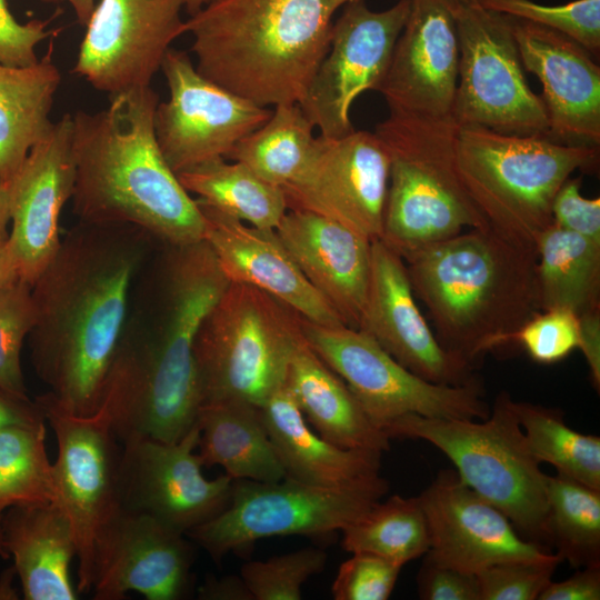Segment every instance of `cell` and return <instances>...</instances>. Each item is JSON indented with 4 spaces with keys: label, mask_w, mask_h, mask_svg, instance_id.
Listing matches in <instances>:
<instances>
[{
    "label": "cell",
    "mask_w": 600,
    "mask_h": 600,
    "mask_svg": "<svg viewBox=\"0 0 600 600\" xmlns=\"http://www.w3.org/2000/svg\"><path fill=\"white\" fill-rule=\"evenodd\" d=\"M510 344H520L540 364H552L579 347V317L571 310H541L510 336Z\"/></svg>",
    "instance_id": "b9f144b4"
},
{
    "label": "cell",
    "mask_w": 600,
    "mask_h": 600,
    "mask_svg": "<svg viewBox=\"0 0 600 600\" xmlns=\"http://www.w3.org/2000/svg\"><path fill=\"white\" fill-rule=\"evenodd\" d=\"M197 423L178 441L149 437L121 442L117 497L120 508L149 514L187 533L229 503L233 480L208 479L197 452Z\"/></svg>",
    "instance_id": "2e32d148"
},
{
    "label": "cell",
    "mask_w": 600,
    "mask_h": 600,
    "mask_svg": "<svg viewBox=\"0 0 600 600\" xmlns=\"http://www.w3.org/2000/svg\"><path fill=\"white\" fill-rule=\"evenodd\" d=\"M169 99L153 118L158 146L177 174L202 162L227 158L244 137L260 128L272 110L202 76L186 51L170 48L160 69Z\"/></svg>",
    "instance_id": "5bb4252c"
},
{
    "label": "cell",
    "mask_w": 600,
    "mask_h": 600,
    "mask_svg": "<svg viewBox=\"0 0 600 600\" xmlns=\"http://www.w3.org/2000/svg\"><path fill=\"white\" fill-rule=\"evenodd\" d=\"M353 0H213L184 21L197 70L263 107L299 103Z\"/></svg>",
    "instance_id": "5b68a950"
},
{
    "label": "cell",
    "mask_w": 600,
    "mask_h": 600,
    "mask_svg": "<svg viewBox=\"0 0 600 600\" xmlns=\"http://www.w3.org/2000/svg\"><path fill=\"white\" fill-rule=\"evenodd\" d=\"M511 24L524 70L542 86L547 138L599 148L600 68L594 57L554 30L513 17Z\"/></svg>",
    "instance_id": "cb8c5ba5"
},
{
    "label": "cell",
    "mask_w": 600,
    "mask_h": 600,
    "mask_svg": "<svg viewBox=\"0 0 600 600\" xmlns=\"http://www.w3.org/2000/svg\"><path fill=\"white\" fill-rule=\"evenodd\" d=\"M46 3H62L67 2L73 10L77 20L80 24L86 26L94 10V0H41Z\"/></svg>",
    "instance_id": "11a10c76"
},
{
    "label": "cell",
    "mask_w": 600,
    "mask_h": 600,
    "mask_svg": "<svg viewBox=\"0 0 600 600\" xmlns=\"http://www.w3.org/2000/svg\"><path fill=\"white\" fill-rule=\"evenodd\" d=\"M359 329L429 382L482 387L474 369L439 343L416 303L404 260L380 239L371 242L370 284Z\"/></svg>",
    "instance_id": "44dd1931"
},
{
    "label": "cell",
    "mask_w": 600,
    "mask_h": 600,
    "mask_svg": "<svg viewBox=\"0 0 600 600\" xmlns=\"http://www.w3.org/2000/svg\"><path fill=\"white\" fill-rule=\"evenodd\" d=\"M286 384L307 422L344 449L383 453L390 438L364 412L346 382L303 338L288 364Z\"/></svg>",
    "instance_id": "f1b7e54d"
},
{
    "label": "cell",
    "mask_w": 600,
    "mask_h": 600,
    "mask_svg": "<svg viewBox=\"0 0 600 600\" xmlns=\"http://www.w3.org/2000/svg\"><path fill=\"white\" fill-rule=\"evenodd\" d=\"M196 423L197 452L203 467L220 466L232 480L274 482L286 478L261 408L243 401L204 403Z\"/></svg>",
    "instance_id": "f546056e"
},
{
    "label": "cell",
    "mask_w": 600,
    "mask_h": 600,
    "mask_svg": "<svg viewBox=\"0 0 600 600\" xmlns=\"http://www.w3.org/2000/svg\"><path fill=\"white\" fill-rule=\"evenodd\" d=\"M599 148L543 136L460 127L457 169L474 206L499 233L536 246L552 224L553 199L576 170H594Z\"/></svg>",
    "instance_id": "52a82bcc"
},
{
    "label": "cell",
    "mask_w": 600,
    "mask_h": 600,
    "mask_svg": "<svg viewBox=\"0 0 600 600\" xmlns=\"http://www.w3.org/2000/svg\"><path fill=\"white\" fill-rule=\"evenodd\" d=\"M286 478L324 489H358L388 484L380 476L382 453L344 449L314 432L286 381L261 407Z\"/></svg>",
    "instance_id": "4316f807"
},
{
    "label": "cell",
    "mask_w": 600,
    "mask_h": 600,
    "mask_svg": "<svg viewBox=\"0 0 600 600\" xmlns=\"http://www.w3.org/2000/svg\"><path fill=\"white\" fill-rule=\"evenodd\" d=\"M389 484L324 489L284 478L274 482L233 480L228 506L186 536L216 562L254 542L281 536L341 531L388 492Z\"/></svg>",
    "instance_id": "8fae6325"
},
{
    "label": "cell",
    "mask_w": 600,
    "mask_h": 600,
    "mask_svg": "<svg viewBox=\"0 0 600 600\" xmlns=\"http://www.w3.org/2000/svg\"><path fill=\"white\" fill-rule=\"evenodd\" d=\"M196 201L203 216V240L230 282L253 286L310 322L346 326L300 271L276 230L252 227Z\"/></svg>",
    "instance_id": "d4e9b609"
},
{
    "label": "cell",
    "mask_w": 600,
    "mask_h": 600,
    "mask_svg": "<svg viewBox=\"0 0 600 600\" xmlns=\"http://www.w3.org/2000/svg\"><path fill=\"white\" fill-rule=\"evenodd\" d=\"M18 279L16 261L7 238L0 241V293Z\"/></svg>",
    "instance_id": "f5cc1de1"
},
{
    "label": "cell",
    "mask_w": 600,
    "mask_h": 600,
    "mask_svg": "<svg viewBox=\"0 0 600 600\" xmlns=\"http://www.w3.org/2000/svg\"><path fill=\"white\" fill-rule=\"evenodd\" d=\"M328 561L324 550L313 547L246 562L240 576L253 600H300L303 584L320 573Z\"/></svg>",
    "instance_id": "ab89813d"
},
{
    "label": "cell",
    "mask_w": 600,
    "mask_h": 600,
    "mask_svg": "<svg viewBox=\"0 0 600 600\" xmlns=\"http://www.w3.org/2000/svg\"><path fill=\"white\" fill-rule=\"evenodd\" d=\"M200 202L259 229L276 230L288 211L282 188L238 161L217 158L177 173Z\"/></svg>",
    "instance_id": "d6a6232c"
},
{
    "label": "cell",
    "mask_w": 600,
    "mask_h": 600,
    "mask_svg": "<svg viewBox=\"0 0 600 600\" xmlns=\"http://www.w3.org/2000/svg\"><path fill=\"white\" fill-rule=\"evenodd\" d=\"M16 573L14 567L9 568L0 579V599H17V593L12 589V579Z\"/></svg>",
    "instance_id": "9f6ffc18"
},
{
    "label": "cell",
    "mask_w": 600,
    "mask_h": 600,
    "mask_svg": "<svg viewBox=\"0 0 600 600\" xmlns=\"http://www.w3.org/2000/svg\"><path fill=\"white\" fill-rule=\"evenodd\" d=\"M187 536L141 512L118 508L94 541L90 592L94 600H182L193 587V548Z\"/></svg>",
    "instance_id": "d6986e66"
},
{
    "label": "cell",
    "mask_w": 600,
    "mask_h": 600,
    "mask_svg": "<svg viewBox=\"0 0 600 600\" xmlns=\"http://www.w3.org/2000/svg\"><path fill=\"white\" fill-rule=\"evenodd\" d=\"M36 321L31 286L16 280L0 293V389L29 399L21 350Z\"/></svg>",
    "instance_id": "60d3db41"
},
{
    "label": "cell",
    "mask_w": 600,
    "mask_h": 600,
    "mask_svg": "<svg viewBox=\"0 0 600 600\" xmlns=\"http://www.w3.org/2000/svg\"><path fill=\"white\" fill-rule=\"evenodd\" d=\"M410 12V0L373 11L364 0L342 7L329 49L298 103L320 136L340 138L354 130L350 108L367 90L378 91Z\"/></svg>",
    "instance_id": "9a60e30c"
},
{
    "label": "cell",
    "mask_w": 600,
    "mask_h": 600,
    "mask_svg": "<svg viewBox=\"0 0 600 600\" xmlns=\"http://www.w3.org/2000/svg\"><path fill=\"white\" fill-rule=\"evenodd\" d=\"M276 232L310 284L359 329L371 276V240L323 216L288 209Z\"/></svg>",
    "instance_id": "484cf974"
},
{
    "label": "cell",
    "mask_w": 600,
    "mask_h": 600,
    "mask_svg": "<svg viewBox=\"0 0 600 600\" xmlns=\"http://www.w3.org/2000/svg\"><path fill=\"white\" fill-rule=\"evenodd\" d=\"M184 0H100L86 24L73 72L110 96L149 87L184 33Z\"/></svg>",
    "instance_id": "ac0fdd59"
},
{
    "label": "cell",
    "mask_w": 600,
    "mask_h": 600,
    "mask_svg": "<svg viewBox=\"0 0 600 600\" xmlns=\"http://www.w3.org/2000/svg\"><path fill=\"white\" fill-rule=\"evenodd\" d=\"M547 542L574 568L600 564V490L557 473L547 478Z\"/></svg>",
    "instance_id": "d590c367"
},
{
    "label": "cell",
    "mask_w": 600,
    "mask_h": 600,
    "mask_svg": "<svg viewBox=\"0 0 600 600\" xmlns=\"http://www.w3.org/2000/svg\"><path fill=\"white\" fill-rule=\"evenodd\" d=\"M390 438L428 441L456 466L460 479L501 510L527 540L548 548L547 478L530 450L514 401L501 391L488 418L404 414L383 428Z\"/></svg>",
    "instance_id": "ba28073f"
},
{
    "label": "cell",
    "mask_w": 600,
    "mask_h": 600,
    "mask_svg": "<svg viewBox=\"0 0 600 600\" xmlns=\"http://www.w3.org/2000/svg\"><path fill=\"white\" fill-rule=\"evenodd\" d=\"M528 446L537 460L557 473L600 490V437L586 434L564 422L560 409L514 401Z\"/></svg>",
    "instance_id": "8d00e7d4"
},
{
    "label": "cell",
    "mask_w": 600,
    "mask_h": 600,
    "mask_svg": "<svg viewBox=\"0 0 600 600\" xmlns=\"http://www.w3.org/2000/svg\"><path fill=\"white\" fill-rule=\"evenodd\" d=\"M541 310L600 308V243L551 224L536 241Z\"/></svg>",
    "instance_id": "1f68e13d"
},
{
    "label": "cell",
    "mask_w": 600,
    "mask_h": 600,
    "mask_svg": "<svg viewBox=\"0 0 600 600\" xmlns=\"http://www.w3.org/2000/svg\"><path fill=\"white\" fill-rule=\"evenodd\" d=\"M46 418L37 401L16 397L0 389V430L12 427H39Z\"/></svg>",
    "instance_id": "f907efd6"
},
{
    "label": "cell",
    "mask_w": 600,
    "mask_h": 600,
    "mask_svg": "<svg viewBox=\"0 0 600 600\" xmlns=\"http://www.w3.org/2000/svg\"><path fill=\"white\" fill-rule=\"evenodd\" d=\"M417 590L422 600H480L477 573L442 563L429 552L417 574Z\"/></svg>",
    "instance_id": "f6af8a7d"
},
{
    "label": "cell",
    "mask_w": 600,
    "mask_h": 600,
    "mask_svg": "<svg viewBox=\"0 0 600 600\" xmlns=\"http://www.w3.org/2000/svg\"><path fill=\"white\" fill-rule=\"evenodd\" d=\"M579 317V347L590 370L592 384L600 390V308Z\"/></svg>",
    "instance_id": "681fc988"
},
{
    "label": "cell",
    "mask_w": 600,
    "mask_h": 600,
    "mask_svg": "<svg viewBox=\"0 0 600 600\" xmlns=\"http://www.w3.org/2000/svg\"><path fill=\"white\" fill-rule=\"evenodd\" d=\"M453 10L459 39L454 122L507 134L547 137V110L527 80L511 17L473 0H454Z\"/></svg>",
    "instance_id": "30bf717a"
},
{
    "label": "cell",
    "mask_w": 600,
    "mask_h": 600,
    "mask_svg": "<svg viewBox=\"0 0 600 600\" xmlns=\"http://www.w3.org/2000/svg\"><path fill=\"white\" fill-rule=\"evenodd\" d=\"M10 227V197L9 187L0 176V241L9 236Z\"/></svg>",
    "instance_id": "db71d44e"
},
{
    "label": "cell",
    "mask_w": 600,
    "mask_h": 600,
    "mask_svg": "<svg viewBox=\"0 0 600 600\" xmlns=\"http://www.w3.org/2000/svg\"><path fill=\"white\" fill-rule=\"evenodd\" d=\"M600 564L578 568L562 581H550L538 600H599Z\"/></svg>",
    "instance_id": "c3c4849f"
},
{
    "label": "cell",
    "mask_w": 600,
    "mask_h": 600,
    "mask_svg": "<svg viewBox=\"0 0 600 600\" xmlns=\"http://www.w3.org/2000/svg\"><path fill=\"white\" fill-rule=\"evenodd\" d=\"M153 240L139 228L81 222L31 286L30 359L57 403L96 413Z\"/></svg>",
    "instance_id": "7a4b0ae2"
},
{
    "label": "cell",
    "mask_w": 600,
    "mask_h": 600,
    "mask_svg": "<svg viewBox=\"0 0 600 600\" xmlns=\"http://www.w3.org/2000/svg\"><path fill=\"white\" fill-rule=\"evenodd\" d=\"M200 600H253L241 576L209 574L197 588Z\"/></svg>",
    "instance_id": "816d5d0a"
},
{
    "label": "cell",
    "mask_w": 600,
    "mask_h": 600,
    "mask_svg": "<svg viewBox=\"0 0 600 600\" xmlns=\"http://www.w3.org/2000/svg\"><path fill=\"white\" fill-rule=\"evenodd\" d=\"M560 562L551 553L543 559L492 564L477 573L480 600H538Z\"/></svg>",
    "instance_id": "7bdbcfd3"
},
{
    "label": "cell",
    "mask_w": 600,
    "mask_h": 600,
    "mask_svg": "<svg viewBox=\"0 0 600 600\" xmlns=\"http://www.w3.org/2000/svg\"><path fill=\"white\" fill-rule=\"evenodd\" d=\"M459 130L453 119L396 113L376 127L390 156L380 240L403 260L466 229L490 227L458 173Z\"/></svg>",
    "instance_id": "8992f818"
},
{
    "label": "cell",
    "mask_w": 600,
    "mask_h": 600,
    "mask_svg": "<svg viewBox=\"0 0 600 600\" xmlns=\"http://www.w3.org/2000/svg\"><path fill=\"white\" fill-rule=\"evenodd\" d=\"M313 128L298 103L274 106L267 122L240 140L226 159L283 188L304 166L316 138Z\"/></svg>",
    "instance_id": "836d02e7"
},
{
    "label": "cell",
    "mask_w": 600,
    "mask_h": 600,
    "mask_svg": "<svg viewBox=\"0 0 600 600\" xmlns=\"http://www.w3.org/2000/svg\"><path fill=\"white\" fill-rule=\"evenodd\" d=\"M159 96L149 87L110 96L72 116V209L79 221L132 226L168 246L203 240L204 221L158 146Z\"/></svg>",
    "instance_id": "3957f363"
},
{
    "label": "cell",
    "mask_w": 600,
    "mask_h": 600,
    "mask_svg": "<svg viewBox=\"0 0 600 600\" xmlns=\"http://www.w3.org/2000/svg\"><path fill=\"white\" fill-rule=\"evenodd\" d=\"M57 440L54 503L68 518L77 547L79 592H90L91 563L99 530L118 508L121 441L106 412L77 416L47 392L36 399Z\"/></svg>",
    "instance_id": "4fadbf2b"
},
{
    "label": "cell",
    "mask_w": 600,
    "mask_h": 600,
    "mask_svg": "<svg viewBox=\"0 0 600 600\" xmlns=\"http://www.w3.org/2000/svg\"><path fill=\"white\" fill-rule=\"evenodd\" d=\"M2 516L6 551L12 554L26 600H74L70 564L77 556L71 524L54 503L16 506Z\"/></svg>",
    "instance_id": "83f0119b"
},
{
    "label": "cell",
    "mask_w": 600,
    "mask_h": 600,
    "mask_svg": "<svg viewBox=\"0 0 600 600\" xmlns=\"http://www.w3.org/2000/svg\"><path fill=\"white\" fill-rule=\"evenodd\" d=\"M147 261L100 408L121 442H174L196 424L201 396L194 343L230 281L204 240L168 246L153 263Z\"/></svg>",
    "instance_id": "6da1fadb"
},
{
    "label": "cell",
    "mask_w": 600,
    "mask_h": 600,
    "mask_svg": "<svg viewBox=\"0 0 600 600\" xmlns=\"http://www.w3.org/2000/svg\"><path fill=\"white\" fill-rule=\"evenodd\" d=\"M454 0H410L380 92L389 113L452 119L459 73Z\"/></svg>",
    "instance_id": "ffe728a7"
},
{
    "label": "cell",
    "mask_w": 600,
    "mask_h": 600,
    "mask_svg": "<svg viewBox=\"0 0 600 600\" xmlns=\"http://www.w3.org/2000/svg\"><path fill=\"white\" fill-rule=\"evenodd\" d=\"M304 339L351 390L371 421L381 430L404 414L483 420L491 407L483 387L429 382L392 358L367 332L317 324L301 318Z\"/></svg>",
    "instance_id": "7c38bea8"
},
{
    "label": "cell",
    "mask_w": 600,
    "mask_h": 600,
    "mask_svg": "<svg viewBox=\"0 0 600 600\" xmlns=\"http://www.w3.org/2000/svg\"><path fill=\"white\" fill-rule=\"evenodd\" d=\"M479 6L560 32L600 53V0H574L544 6L531 0H473Z\"/></svg>",
    "instance_id": "f35d334b"
},
{
    "label": "cell",
    "mask_w": 600,
    "mask_h": 600,
    "mask_svg": "<svg viewBox=\"0 0 600 600\" xmlns=\"http://www.w3.org/2000/svg\"><path fill=\"white\" fill-rule=\"evenodd\" d=\"M303 338L301 317L269 293L230 282L194 343L201 404L243 401L261 408L286 381Z\"/></svg>",
    "instance_id": "9c48e42d"
},
{
    "label": "cell",
    "mask_w": 600,
    "mask_h": 600,
    "mask_svg": "<svg viewBox=\"0 0 600 600\" xmlns=\"http://www.w3.org/2000/svg\"><path fill=\"white\" fill-rule=\"evenodd\" d=\"M60 82L51 48L31 66L0 63V176L8 187L52 128L50 112Z\"/></svg>",
    "instance_id": "4dcf8cb0"
},
{
    "label": "cell",
    "mask_w": 600,
    "mask_h": 600,
    "mask_svg": "<svg viewBox=\"0 0 600 600\" xmlns=\"http://www.w3.org/2000/svg\"><path fill=\"white\" fill-rule=\"evenodd\" d=\"M536 246L470 229L404 260L439 343L473 369L541 311Z\"/></svg>",
    "instance_id": "277c9868"
},
{
    "label": "cell",
    "mask_w": 600,
    "mask_h": 600,
    "mask_svg": "<svg viewBox=\"0 0 600 600\" xmlns=\"http://www.w3.org/2000/svg\"><path fill=\"white\" fill-rule=\"evenodd\" d=\"M390 156L374 133L353 130L340 138H314L298 176L282 190L288 209L338 221L369 240L380 239Z\"/></svg>",
    "instance_id": "e0dca14e"
},
{
    "label": "cell",
    "mask_w": 600,
    "mask_h": 600,
    "mask_svg": "<svg viewBox=\"0 0 600 600\" xmlns=\"http://www.w3.org/2000/svg\"><path fill=\"white\" fill-rule=\"evenodd\" d=\"M211 1L213 0H184V8L192 16Z\"/></svg>",
    "instance_id": "6f0895ef"
},
{
    "label": "cell",
    "mask_w": 600,
    "mask_h": 600,
    "mask_svg": "<svg viewBox=\"0 0 600 600\" xmlns=\"http://www.w3.org/2000/svg\"><path fill=\"white\" fill-rule=\"evenodd\" d=\"M348 552H369L401 564L430 549V532L419 497L394 494L379 500L342 530Z\"/></svg>",
    "instance_id": "e575fe53"
},
{
    "label": "cell",
    "mask_w": 600,
    "mask_h": 600,
    "mask_svg": "<svg viewBox=\"0 0 600 600\" xmlns=\"http://www.w3.org/2000/svg\"><path fill=\"white\" fill-rule=\"evenodd\" d=\"M48 20L19 22L11 13L7 0H0V63L27 67L38 62L36 47L52 32Z\"/></svg>",
    "instance_id": "bcb514c9"
},
{
    "label": "cell",
    "mask_w": 600,
    "mask_h": 600,
    "mask_svg": "<svg viewBox=\"0 0 600 600\" xmlns=\"http://www.w3.org/2000/svg\"><path fill=\"white\" fill-rule=\"evenodd\" d=\"M438 561L478 573L504 561L537 560L550 549L524 539L496 506L467 486L456 470H441L418 496Z\"/></svg>",
    "instance_id": "603a6c76"
},
{
    "label": "cell",
    "mask_w": 600,
    "mask_h": 600,
    "mask_svg": "<svg viewBox=\"0 0 600 600\" xmlns=\"http://www.w3.org/2000/svg\"><path fill=\"white\" fill-rule=\"evenodd\" d=\"M44 436V424L0 430V513L16 506L54 502Z\"/></svg>",
    "instance_id": "74e56055"
},
{
    "label": "cell",
    "mask_w": 600,
    "mask_h": 600,
    "mask_svg": "<svg viewBox=\"0 0 600 600\" xmlns=\"http://www.w3.org/2000/svg\"><path fill=\"white\" fill-rule=\"evenodd\" d=\"M581 178H569L552 203V223L600 243V199L584 198Z\"/></svg>",
    "instance_id": "7dc6e473"
},
{
    "label": "cell",
    "mask_w": 600,
    "mask_h": 600,
    "mask_svg": "<svg viewBox=\"0 0 600 600\" xmlns=\"http://www.w3.org/2000/svg\"><path fill=\"white\" fill-rule=\"evenodd\" d=\"M403 564L369 552H353L331 586L336 600H387Z\"/></svg>",
    "instance_id": "ee69618b"
},
{
    "label": "cell",
    "mask_w": 600,
    "mask_h": 600,
    "mask_svg": "<svg viewBox=\"0 0 600 600\" xmlns=\"http://www.w3.org/2000/svg\"><path fill=\"white\" fill-rule=\"evenodd\" d=\"M71 134L72 116L66 113L32 147L9 184L8 243L19 278L30 286L61 242L60 214L74 184Z\"/></svg>",
    "instance_id": "7402d4cb"
}]
</instances>
